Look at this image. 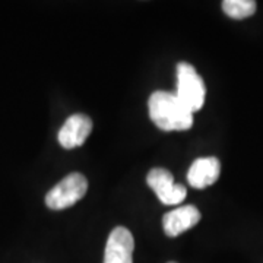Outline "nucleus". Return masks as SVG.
Returning <instances> with one entry per match:
<instances>
[{"label":"nucleus","instance_id":"2","mask_svg":"<svg viewBox=\"0 0 263 263\" xmlns=\"http://www.w3.org/2000/svg\"><path fill=\"white\" fill-rule=\"evenodd\" d=\"M181 103L187 107L192 113L199 111L205 103L206 88L205 82L190 63L181 62L177 65V92Z\"/></svg>","mask_w":263,"mask_h":263},{"label":"nucleus","instance_id":"7","mask_svg":"<svg viewBox=\"0 0 263 263\" xmlns=\"http://www.w3.org/2000/svg\"><path fill=\"white\" fill-rule=\"evenodd\" d=\"M200 221V212L193 205L176 208L174 211H170L162 218L164 233L168 237H177L196 226Z\"/></svg>","mask_w":263,"mask_h":263},{"label":"nucleus","instance_id":"10","mask_svg":"<svg viewBox=\"0 0 263 263\" xmlns=\"http://www.w3.org/2000/svg\"><path fill=\"white\" fill-rule=\"evenodd\" d=\"M168 263H176V262H168Z\"/></svg>","mask_w":263,"mask_h":263},{"label":"nucleus","instance_id":"3","mask_svg":"<svg viewBox=\"0 0 263 263\" xmlns=\"http://www.w3.org/2000/svg\"><path fill=\"white\" fill-rule=\"evenodd\" d=\"M86 190L88 180L85 179L84 174L72 173L48 192L46 196V205L53 211L70 208L85 196Z\"/></svg>","mask_w":263,"mask_h":263},{"label":"nucleus","instance_id":"8","mask_svg":"<svg viewBox=\"0 0 263 263\" xmlns=\"http://www.w3.org/2000/svg\"><path fill=\"white\" fill-rule=\"evenodd\" d=\"M221 164L215 157L197 158L189 168L187 181L192 187L205 189L219 179Z\"/></svg>","mask_w":263,"mask_h":263},{"label":"nucleus","instance_id":"5","mask_svg":"<svg viewBox=\"0 0 263 263\" xmlns=\"http://www.w3.org/2000/svg\"><path fill=\"white\" fill-rule=\"evenodd\" d=\"M135 240L132 233L124 227H116L108 235L104 263H133Z\"/></svg>","mask_w":263,"mask_h":263},{"label":"nucleus","instance_id":"1","mask_svg":"<svg viewBox=\"0 0 263 263\" xmlns=\"http://www.w3.org/2000/svg\"><path fill=\"white\" fill-rule=\"evenodd\" d=\"M148 108L151 120L161 130H187L193 126V113L176 94L155 91L149 97Z\"/></svg>","mask_w":263,"mask_h":263},{"label":"nucleus","instance_id":"9","mask_svg":"<svg viewBox=\"0 0 263 263\" xmlns=\"http://www.w3.org/2000/svg\"><path fill=\"white\" fill-rule=\"evenodd\" d=\"M222 9L230 18L245 19L256 12V2L253 0H226L222 2Z\"/></svg>","mask_w":263,"mask_h":263},{"label":"nucleus","instance_id":"4","mask_svg":"<svg viewBox=\"0 0 263 263\" xmlns=\"http://www.w3.org/2000/svg\"><path fill=\"white\" fill-rule=\"evenodd\" d=\"M146 183L164 205H177L186 199V187L174 183V177L168 170L152 168L146 177Z\"/></svg>","mask_w":263,"mask_h":263},{"label":"nucleus","instance_id":"6","mask_svg":"<svg viewBox=\"0 0 263 263\" xmlns=\"http://www.w3.org/2000/svg\"><path fill=\"white\" fill-rule=\"evenodd\" d=\"M92 132V120L85 114L70 116L59 130V143L66 149L81 146Z\"/></svg>","mask_w":263,"mask_h":263}]
</instances>
